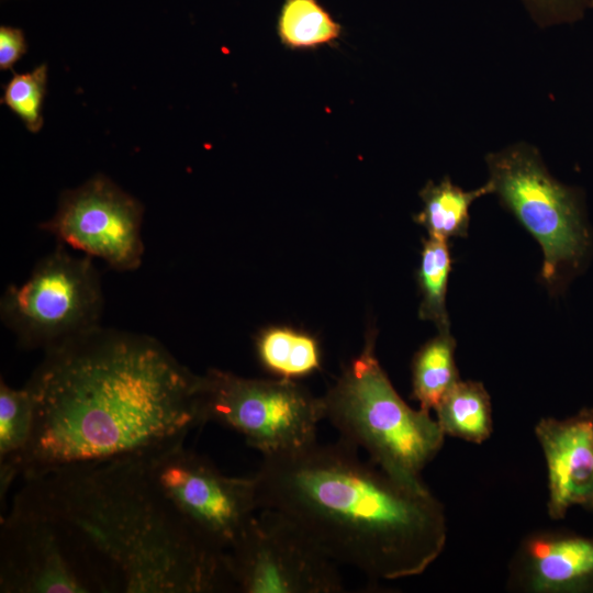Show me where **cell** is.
I'll return each instance as SVG.
<instances>
[{
	"instance_id": "5bb4252c",
	"label": "cell",
	"mask_w": 593,
	"mask_h": 593,
	"mask_svg": "<svg viewBox=\"0 0 593 593\" xmlns=\"http://www.w3.org/2000/svg\"><path fill=\"white\" fill-rule=\"evenodd\" d=\"M34 430V402L24 385L15 389L0 382V500L22 473L24 457Z\"/></svg>"
},
{
	"instance_id": "7a4b0ae2",
	"label": "cell",
	"mask_w": 593,
	"mask_h": 593,
	"mask_svg": "<svg viewBox=\"0 0 593 593\" xmlns=\"http://www.w3.org/2000/svg\"><path fill=\"white\" fill-rule=\"evenodd\" d=\"M22 479L16 493L55 524L99 593L236 592L226 551L183 522L142 454Z\"/></svg>"
},
{
	"instance_id": "277c9868",
	"label": "cell",
	"mask_w": 593,
	"mask_h": 593,
	"mask_svg": "<svg viewBox=\"0 0 593 593\" xmlns=\"http://www.w3.org/2000/svg\"><path fill=\"white\" fill-rule=\"evenodd\" d=\"M322 399L325 419L340 439L365 450L400 483L428 490L422 472L446 435L429 412L412 409L399 395L376 356L373 335Z\"/></svg>"
},
{
	"instance_id": "3957f363",
	"label": "cell",
	"mask_w": 593,
	"mask_h": 593,
	"mask_svg": "<svg viewBox=\"0 0 593 593\" xmlns=\"http://www.w3.org/2000/svg\"><path fill=\"white\" fill-rule=\"evenodd\" d=\"M253 477L258 511L278 513L370 579L419 575L446 546L445 510L429 489L400 483L340 438L264 456Z\"/></svg>"
},
{
	"instance_id": "7402d4cb",
	"label": "cell",
	"mask_w": 593,
	"mask_h": 593,
	"mask_svg": "<svg viewBox=\"0 0 593 593\" xmlns=\"http://www.w3.org/2000/svg\"><path fill=\"white\" fill-rule=\"evenodd\" d=\"M541 25L572 23L593 8V0H522Z\"/></svg>"
},
{
	"instance_id": "d6986e66",
	"label": "cell",
	"mask_w": 593,
	"mask_h": 593,
	"mask_svg": "<svg viewBox=\"0 0 593 593\" xmlns=\"http://www.w3.org/2000/svg\"><path fill=\"white\" fill-rule=\"evenodd\" d=\"M277 30L281 43L291 49L332 44L342 34L340 24L317 0H284Z\"/></svg>"
},
{
	"instance_id": "ba28073f",
	"label": "cell",
	"mask_w": 593,
	"mask_h": 593,
	"mask_svg": "<svg viewBox=\"0 0 593 593\" xmlns=\"http://www.w3.org/2000/svg\"><path fill=\"white\" fill-rule=\"evenodd\" d=\"M149 477L183 522L227 551L258 511L254 477H230L206 457L172 441L146 452Z\"/></svg>"
},
{
	"instance_id": "9c48e42d",
	"label": "cell",
	"mask_w": 593,
	"mask_h": 593,
	"mask_svg": "<svg viewBox=\"0 0 593 593\" xmlns=\"http://www.w3.org/2000/svg\"><path fill=\"white\" fill-rule=\"evenodd\" d=\"M226 551L236 592L338 593V564L276 512L258 511Z\"/></svg>"
},
{
	"instance_id": "9a60e30c",
	"label": "cell",
	"mask_w": 593,
	"mask_h": 593,
	"mask_svg": "<svg viewBox=\"0 0 593 593\" xmlns=\"http://www.w3.org/2000/svg\"><path fill=\"white\" fill-rule=\"evenodd\" d=\"M434 411L446 436L482 444L492 435L491 398L481 382L457 381Z\"/></svg>"
},
{
	"instance_id": "44dd1931",
	"label": "cell",
	"mask_w": 593,
	"mask_h": 593,
	"mask_svg": "<svg viewBox=\"0 0 593 593\" xmlns=\"http://www.w3.org/2000/svg\"><path fill=\"white\" fill-rule=\"evenodd\" d=\"M47 92V66L42 64L33 70L13 71L3 86L1 104L9 108L31 133H37L44 124L43 104Z\"/></svg>"
},
{
	"instance_id": "2e32d148",
	"label": "cell",
	"mask_w": 593,
	"mask_h": 593,
	"mask_svg": "<svg viewBox=\"0 0 593 593\" xmlns=\"http://www.w3.org/2000/svg\"><path fill=\"white\" fill-rule=\"evenodd\" d=\"M489 193H492L489 182L466 191L454 184L449 177L438 183L428 181L419 192L423 209L415 215V221L426 228L430 237L448 240L466 236L471 204Z\"/></svg>"
},
{
	"instance_id": "52a82bcc",
	"label": "cell",
	"mask_w": 593,
	"mask_h": 593,
	"mask_svg": "<svg viewBox=\"0 0 593 593\" xmlns=\"http://www.w3.org/2000/svg\"><path fill=\"white\" fill-rule=\"evenodd\" d=\"M103 294L89 256L59 246L42 258L21 284L1 296L2 323L24 349L54 347L100 325Z\"/></svg>"
},
{
	"instance_id": "ffe728a7",
	"label": "cell",
	"mask_w": 593,
	"mask_h": 593,
	"mask_svg": "<svg viewBox=\"0 0 593 593\" xmlns=\"http://www.w3.org/2000/svg\"><path fill=\"white\" fill-rule=\"evenodd\" d=\"M450 268L447 240L429 236L424 240L418 269L422 294L418 314L422 320L435 323L439 332L449 331L446 293Z\"/></svg>"
},
{
	"instance_id": "ac0fdd59",
	"label": "cell",
	"mask_w": 593,
	"mask_h": 593,
	"mask_svg": "<svg viewBox=\"0 0 593 593\" xmlns=\"http://www.w3.org/2000/svg\"><path fill=\"white\" fill-rule=\"evenodd\" d=\"M256 351L260 365L280 379L302 378L321 367L316 339L289 327L262 331L256 339Z\"/></svg>"
},
{
	"instance_id": "7c38bea8",
	"label": "cell",
	"mask_w": 593,
	"mask_h": 593,
	"mask_svg": "<svg viewBox=\"0 0 593 593\" xmlns=\"http://www.w3.org/2000/svg\"><path fill=\"white\" fill-rule=\"evenodd\" d=\"M506 589L517 593H593V537L568 529L526 535L510 560Z\"/></svg>"
},
{
	"instance_id": "603a6c76",
	"label": "cell",
	"mask_w": 593,
	"mask_h": 593,
	"mask_svg": "<svg viewBox=\"0 0 593 593\" xmlns=\"http://www.w3.org/2000/svg\"><path fill=\"white\" fill-rule=\"evenodd\" d=\"M27 51L23 30L10 25L0 26V69L7 70L22 58Z\"/></svg>"
},
{
	"instance_id": "30bf717a",
	"label": "cell",
	"mask_w": 593,
	"mask_h": 593,
	"mask_svg": "<svg viewBox=\"0 0 593 593\" xmlns=\"http://www.w3.org/2000/svg\"><path fill=\"white\" fill-rule=\"evenodd\" d=\"M142 203L98 174L66 190L54 216L41 227L60 244L100 258L118 271L139 267L144 255Z\"/></svg>"
},
{
	"instance_id": "5b68a950",
	"label": "cell",
	"mask_w": 593,
	"mask_h": 593,
	"mask_svg": "<svg viewBox=\"0 0 593 593\" xmlns=\"http://www.w3.org/2000/svg\"><path fill=\"white\" fill-rule=\"evenodd\" d=\"M486 165L492 193L541 246L545 282L553 287L579 272L592 248L580 192L556 180L525 143L489 154Z\"/></svg>"
},
{
	"instance_id": "6da1fadb",
	"label": "cell",
	"mask_w": 593,
	"mask_h": 593,
	"mask_svg": "<svg viewBox=\"0 0 593 593\" xmlns=\"http://www.w3.org/2000/svg\"><path fill=\"white\" fill-rule=\"evenodd\" d=\"M44 351L25 384L34 430L22 478L143 454L202 424V376L154 337L99 326Z\"/></svg>"
},
{
	"instance_id": "8992f818",
	"label": "cell",
	"mask_w": 593,
	"mask_h": 593,
	"mask_svg": "<svg viewBox=\"0 0 593 593\" xmlns=\"http://www.w3.org/2000/svg\"><path fill=\"white\" fill-rule=\"evenodd\" d=\"M201 418L202 424L214 422L238 433L264 457L317 441L325 411L323 399L294 380L210 369L202 376Z\"/></svg>"
},
{
	"instance_id": "e0dca14e",
	"label": "cell",
	"mask_w": 593,
	"mask_h": 593,
	"mask_svg": "<svg viewBox=\"0 0 593 593\" xmlns=\"http://www.w3.org/2000/svg\"><path fill=\"white\" fill-rule=\"evenodd\" d=\"M455 349L456 340L449 331H443L415 354L412 362V398L419 403L421 410H435L460 380Z\"/></svg>"
},
{
	"instance_id": "cb8c5ba5",
	"label": "cell",
	"mask_w": 593,
	"mask_h": 593,
	"mask_svg": "<svg viewBox=\"0 0 593 593\" xmlns=\"http://www.w3.org/2000/svg\"><path fill=\"white\" fill-rule=\"evenodd\" d=\"M582 507L589 512H593V490L591 494L589 495V497L586 499V501L584 502V504L582 505Z\"/></svg>"
},
{
	"instance_id": "4fadbf2b",
	"label": "cell",
	"mask_w": 593,
	"mask_h": 593,
	"mask_svg": "<svg viewBox=\"0 0 593 593\" xmlns=\"http://www.w3.org/2000/svg\"><path fill=\"white\" fill-rule=\"evenodd\" d=\"M535 436L547 466V512L551 519H562L593 490V406L563 419H539Z\"/></svg>"
},
{
	"instance_id": "8fae6325",
	"label": "cell",
	"mask_w": 593,
	"mask_h": 593,
	"mask_svg": "<svg viewBox=\"0 0 593 593\" xmlns=\"http://www.w3.org/2000/svg\"><path fill=\"white\" fill-rule=\"evenodd\" d=\"M1 593H99L54 523L18 493L0 528Z\"/></svg>"
}]
</instances>
